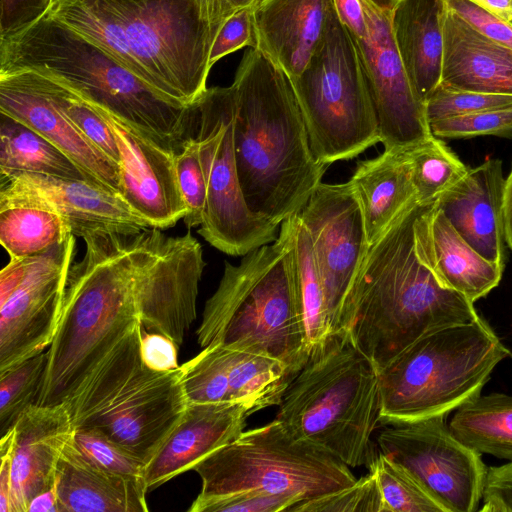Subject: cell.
I'll use <instances>...</instances> for the list:
<instances>
[{
  "mask_svg": "<svg viewBox=\"0 0 512 512\" xmlns=\"http://www.w3.org/2000/svg\"><path fill=\"white\" fill-rule=\"evenodd\" d=\"M297 504L293 498L266 492H242L209 498H197L189 512H290Z\"/></svg>",
  "mask_w": 512,
  "mask_h": 512,
  "instance_id": "obj_43",
  "label": "cell"
},
{
  "mask_svg": "<svg viewBox=\"0 0 512 512\" xmlns=\"http://www.w3.org/2000/svg\"><path fill=\"white\" fill-rule=\"evenodd\" d=\"M180 381L187 405L232 402L229 384V349L204 347L180 365Z\"/></svg>",
  "mask_w": 512,
  "mask_h": 512,
  "instance_id": "obj_34",
  "label": "cell"
},
{
  "mask_svg": "<svg viewBox=\"0 0 512 512\" xmlns=\"http://www.w3.org/2000/svg\"><path fill=\"white\" fill-rule=\"evenodd\" d=\"M229 9L234 13L237 10L253 7L258 0H225Z\"/></svg>",
  "mask_w": 512,
  "mask_h": 512,
  "instance_id": "obj_54",
  "label": "cell"
},
{
  "mask_svg": "<svg viewBox=\"0 0 512 512\" xmlns=\"http://www.w3.org/2000/svg\"><path fill=\"white\" fill-rule=\"evenodd\" d=\"M76 237L23 257L15 290L0 303V374L49 347L60 318Z\"/></svg>",
  "mask_w": 512,
  "mask_h": 512,
  "instance_id": "obj_14",
  "label": "cell"
},
{
  "mask_svg": "<svg viewBox=\"0 0 512 512\" xmlns=\"http://www.w3.org/2000/svg\"><path fill=\"white\" fill-rule=\"evenodd\" d=\"M54 0H0V39L29 28L50 10Z\"/></svg>",
  "mask_w": 512,
  "mask_h": 512,
  "instance_id": "obj_46",
  "label": "cell"
},
{
  "mask_svg": "<svg viewBox=\"0 0 512 512\" xmlns=\"http://www.w3.org/2000/svg\"><path fill=\"white\" fill-rule=\"evenodd\" d=\"M73 441L100 468L144 483L146 463L101 432L74 427Z\"/></svg>",
  "mask_w": 512,
  "mask_h": 512,
  "instance_id": "obj_38",
  "label": "cell"
},
{
  "mask_svg": "<svg viewBox=\"0 0 512 512\" xmlns=\"http://www.w3.org/2000/svg\"><path fill=\"white\" fill-rule=\"evenodd\" d=\"M332 4L338 18L352 36L362 38L366 35V22L360 0H332Z\"/></svg>",
  "mask_w": 512,
  "mask_h": 512,
  "instance_id": "obj_50",
  "label": "cell"
},
{
  "mask_svg": "<svg viewBox=\"0 0 512 512\" xmlns=\"http://www.w3.org/2000/svg\"><path fill=\"white\" fill-rule=\"evenodd\" d=\"M31 71L58 81L165 148L190 137L192 105L147 84L101 46L47 13L0 39V73Z\"/></svg>",
  "mask_w": 512,
  "mask_h": 512,
  "instance_id": "obj_5",
  "label": "cell"
},
{
  "mask_svg": "<svg viewBox=\"0 0 512 512\" xmlns=\"http://www.w3.org/2000/svg\"><path fill=\"white\" fill-rule=\"evenodd\" d=\"M13 446L14 429L12 428L0 439V512H10Z\"/></svg>",
  "mask_w": 512,
  "mask_h": 512,
  "instance_id": "obj_49",
  "label": "cell"
},
{
  "mask_svg": "<svg viewBox=\"0 0 512 512\" xmlns=\"http://www.w3.org/2000/svg\"><path fill=\"white\" fill-rule=\"evenodd\" d=\"M231 86L245 201L252 213L280 227L300 212L328 166L312 153L290 78L263 52H245Z\"/></svg>",
  "mask_w": 512,
  "mask_h": 512,
  "instance_id": "obj_4",
  "label": "cell"
},
{
  "mask_svg": "<svg viewBox=\"0 0 512 512\" xmlns=\"http://www.w3.org/2000/svg\"><path fill=\"white\" fill-rule=\"evenodd\" d=\"M48 13L185 105L206 91L213 41L232 14L224 0H54Z\"/></svg>",
  "mask_w": 512,
  "mask_h": 512,
  "instance_id": "obj_2",
  "label": "cell"
},
{
  "mask_svg": "<svg viewBox=\"0 0 512 512\" xmlns=\"http://www.w3.org/2000/svg\"><path fill=\"white\" fill-rule=\"evenodd\" d=\"M512 105L511 95L446 88L442 85L425 102L428 122Z\"/></svg>",
  "mask_w": 512,
  "mask_h": 512,
  "instance_id": "obj_42",
  "label": "cell"
},
{
  "mask_svg": "<svg viewBox=\"0 0 512 512\" xmlns=\"http://www.w3.org/2000/svg\"><path fill=\"white\" fill-rule=\"evenodd\" d=\"M482 500V512H512V461L487 467Z\"/></svg>",
  "mask_w": 512,
  "mask_h": 512,
  "instance_id": "obj_47",
  "label": "cell"
},
{
  "mask_svg": "<svg viewBox=\"0 0 512 512\" xmlns=\"http://www.w3.org/2000/svg\"><path fill=\"white\" fill-rule=\"evenodd\" d=\"M27 512H61L56 484L36 495L31 500Z\"/></svg>",
  "mask_w": 512,
  "mask_h": 512,
  "instance_id": "obj_51",
  "label": "cell"
},
{
  "mask_svg": "<svg viewBox=\"0 0 512 512\" xmlns=\"http://www.w3.org/2000/svg\"><path fill=\"white\" fill-rule=\"evenodd\" d=\"M370 1L377 7L381 8L383 10H386V11H391L397 2V0H370Z\"/></svg>",
  "mask_w": 512,
  "mask_h": 512,
  "instance_id": "obj_55",
  "label": "cell"
},
{
  "mask_svg": "<svg viewBox=\"0 0 512 512\" xmlns=\"http://www.w3.org/2000/svg\"><path fill=\"white\" fill-rule=\"evenodd\" d=\"M450 10L483 36L512 48V22L491 14L469 0H446Z\"/></svg>",
  "mask_w": 512,
  "mask_h": 512,
  "instance_id": "obj_45",
  "label": "cell"
},
{
  "mask_svg": "<svg viewBox=\"0 0 512 512\" xmlns=\"http://www.w3.org/2000/svg\"><path fill=\"white\" fill-rule=\"evenodd\" d=\"M61 512H146V487L100 468L67 442L56 471Z\"/></svg>",
  "mask_w": 512,
  "mask_h": 512,
  "instance_id": "obj_27",
  "label": "cell"
},
{
  "mask_svg": "<svg viewBox=\"0 0 512 512\" xmlns=\"http://www.w3.org/2000/svg\"><path fill=\"white\" fill-rule=\"evenodd\" d=\"M290 512H382V501L373 474L352 485L294 506Z\"/></svg>",
  "mask_w": 512,
  "mask_h": 512,
  "instance_id": "obj_41",
  "label": "cell"
},
{
  "mask_svg": "<svg viewBox=\"0 0 512 512\" xmlns=\"http://www.w3.org/2000/svg\"><path fill=\"white\" fill-rule=\"evenodd\" d=\"M331 0H258L252 7L256 48L291 80L304 70L325 29Z\"/></svg>",
  "mask_w": 512,
  "mask_h": 512,
  "instance_id": "obj_24",
  "label": "cell"
},
{
  "mask_svg": "<svg viewBox=\"0 0 512 512\" xmlns=\"http://www.w3.org/2000/svg\"><path fill=\"white\" fill-rule=\"evenodd\" d=\"M202 348L220 345L277 359L296 375L309 358L299 310L288 220L278 238L225 262L196 331Z\"/></svg>",
  "mask_w": 512,
  "mask_h": 512,
  "instance_id": "obj_6",
  "label": "cell"
},
{
  "mask_svg": "<svg viewBox=\"0 0 512 512\" xmlns=\"http://www.w3.org/2000/svg\"><path fill=\"white\" fill-rule=\"evenodd\" d=\"M35 74L55 106L93 145L118 166L120 158L115 136L99 112L68 86L47 76Z\"/></svg>",
  "mask_w": 512,
  "mask_h": 512,
  "instance_id": "obj_35",
  "label": "cell"
},
{
  "mask_svg": "<svg viewBox=\"0 0 512 512\" xmlns=\"http://www.w3.org/2000/svg\"><path fill=\"white\" fill-rule=\"evenodd\" d=\"M276 415L297 439L335 455L350 468L370 469L379 455L378 370L342 332L315 347L284 391Z\"/></svg>",
  "mask_w": 512,
  "mask_h": 512,
  "instance_id": "obj_7",
  "label": "cell"
},
{
  "mask_svg": "<svg viewBox=\"0 0 512 512\" xmlns=\"http://www.w3.org/2000/svg\"><path fill=\"white\" fill-rule=\"evenodd\" d=\"M0 112L63 151L86 180L119 194V169L55 106L31 71L0 73Z\"/></svg>",
  "mask_w": 512,
  "mask_h": 512,
  "instance_id": "obj_19",
  "label": "cell"
},
{
  "mask_svg": "<svg viewBox=\"0 0 512 512\" xmlns=\"http://www.w3.org/2000/svg\"><path fill=\"white\" fill-rule=\"evenodd\" d=\"M421 205L412 203L369 246L338 322L336 332L378 371L424 334L479 317L473 302L444 287L418 258L414 222Z\"/></svg>",
  "mask_w": 512,
  "mask_h": 512,
  "instance_id": "obj_3",
  "label": "cell"
},
{
  "mask_svg": "<svg viewBox=\"0 0 512 512\" xmlns=\"http://www.w3.org/2000/svg\"><path fill=\"white\" fill-rule=\"evenodd\" d=\"M291 82L310 148L320 163L329 166L352 159L380 142L354 40L338 18L332 0L315 51Z\"/></svg>",
  "mask_w": 512,
  "mask_h": 512,
  "instance_id": "obj_11",
  "label": "cell"
},
{
  "mask_svg": "<svg viewBox=\"0 0 512 512\" xmlns=\"http://www.w3.org/2000/svg\"><path fill=\"white\" fill-rule=\"evenodd\" d=\"M192 115L207 188L198 233L231 256H244L274 242L280 227L252 213L241 189L234 149L233 87L207 88L192 103Z\"/></svg>",
  "mask_w": 512,
  "mask_h": 512,
  "instance_id": "obj_12",
  "label": "cell"
},
{
  "mask_svg": "<svg viewBox=\"0 0 512 512\" xmlns=\"http://www.w3.org/2000/svg\"><path fill=\"white\" fill-rule=\"evenodd\" d=\"M350 182L360 202L369 245L418 201L406 148L384 149L377 157L358 162Z\"/></svg>",
  "mask_w": 512,
  "mask_h": 512,
  "instance_id": "obj_28",
  "label": "cell"
},
{
  "mask_svg": "<svg viewBox=\"0 0 512 512\" xmlns=\"http://www.w3.org/2000/svg\"><path fill=\"white\" fill-rule=\"evenodd\" d=\"M24 172L86 180L77 165L52 142L0 112V181Z\"/></svg>",
  "mask_w": 512,
  "mask_h": 512,
  "instance_id": "obj_30",
  "label": "cell"
},
{
  "mask_svg": "<svg viewBox=\"0 0 512 512\" xmlns=\"http://www.w3.org/2000/svg\"><path fill=\"white\" fill-rule=\"evenodd\" d=\"M379 453L406 469L444 512H475L487 471L481 454L462 443L445 416L380 425Z\"/></svg>",
  "mask_w": 512,
  "mask_h": 512,
  "instance_id": "obj_13",
  "label": "cell"
},
{
  "mask_svg": "<svg viewBox=\"0 0 512 512\" xmlns=\"http://www.w3.org/2000/svg\"><path fill=\"white\" fill-rule=\"evenodd\" d=\"M142 324L106 357L68 404L74 427L97 430L147 463L187 407L180 367L158 372L140 356Z\"/></svg>",
  "mask_w": 512,
  "mask_h": 512,
  "instance_id": "obj_9",
  "label": "cell"
},
{
  "mask_svg": "<svg viewBox=\"0 0 512 512\" xmlns=\"http://www.w3.org/2000/svg\"><path fill=\"white\" fill-rule=\"evenodd\" d=\"M511 356L480 316L424 334L378 371L380 425L446 416L478 396Z\"/></svg>",
  "mask_w": 512,
  "mask_h": 512,
  "instance_id": "obj_8",
  "label": "cell"
},
{
  "mask_svg": "<svg viewBox=\"0 0 512 512\" xmlns=\"http://www.w3.org/2000/svg\"><path fill=\"white\" fill-rule=\"evenodd\" d=\"M13 429L10 512H27L36 495L55 485L58 462L74 425L66 404H32Z\"/></svg>",
  "mask_w": 512,
  "mask_h": 512,
  "instance_id": "obj_21",
  "label": "cell"
},
{
  "mask_svg": "<svg viewBox=\"0 0 512 512\" xmlns=\"http://www.w3.org/2000/svg\"><path fill=\"white\" fill-rule=\"evenodd\" d=\"M256 35L252 7L243 8L231 14L217 32L213 41L209 66L219 59L243 47L256 48Z\"/></svg>",
  "mask_w": 512,
  "mask_h": 512,
  "instance_id": "obj_44",
  "label": "cell"
},
{
  "mask_svg": "<svg viewBox=\"0 0 512 512\" xmlns=\"http://www.w3.org/2000/svg\"><path fill=\"white\" fill-rule=\"evenodd\" d=\"M504 190L501 160L488 159L469 169L434 204L479 254L505 267Z\"/></svg>",
  "mask_w": 512,
  "mask_h": 512,
  "instance_id": "obj_22",
  "label": "cell"
},
{
  "mask_svg": "<svg viewBox=\"0 0 512 512\" xmlns=\"http://www.w3.org/2000/svg\"><path fill=\"white\" fill-rule=\"evenodd\" d=\"M366 35L352 36L384 149H402L431 137L425 104L416 96L398 54L391 11L360 0ZM349 32V31H348Z\"/></svg>",
  "mask_w": 512,
  "mask_h": 512,
  "instance_id": "obj_15",
  "label": "cell"
},
{
  "mask_svg": "<svg viewBox=\"0 0 512 512\" xmlns=\"http://www.w3.org/2000/svg\"><path fill=\"white\" fill-rule=\"evenodd\" d=\"M452 433L480 454L512 461V395H478L456 409Z\"/></svg>",
  "mask_w": 512,
  "mask_h": 512,
  "instance_id": "obj_31",
  "label": "cell"
},
{
  "mask_svg": "<svg viewBox=\"0 0 512 512\" xmlns=\"http://www.w3.org/2000/svg\"><path fill=\"white\" fill-rule=\"evenodd\" d=\"M406 153L420 204L434 203L469 170L441 138L434 135L407 147Z\"/></svg>",
  "mask_w": 512,
  "mask_h": 512,
  "instance_id": "obj_33",
  "label": "cell"
},
{
  "mask_svg": "<svg viewBox=\"0 0 512 512\" xmlns=\"http://www.w3.org/2000/svg\"><path fill=\"white\" fill-rule=\"evenodd\" d=\"M414 243L418 258L440 283L473 303L501 281L504 266L479 254L434 203L421 205L414 222Z\"/></svg>",
  "mask_w": 512,
  "mask_h": 512,
  "instance_id": "obj_23",
  "label": "cell"
},
{
  "mask_svg": "<svg viewBox=\"0 0 512 512\" xmlns=\"http://www.w3.org/2000/svg\"><path fill=\"white\" fill-rule=\"evenodd\" d=\"M429 127L431 133L438 138L460 139L492 135L512 139V105L432 120Z\"/></svg>",
  "mask_w": 512,
  "mask_h": 512,
  "instance_id": "obj_40",
  "label": "cell"
},
{
  "mask_svg": "<svg viewBox=\"0 0 512 512\" xmlns=\"http://www.w3.org/2000/svg\"><path fill=\"white\" fill-rule=\"evenodd\" d=\"M298 216L311 240L334 333L370 246L360 202L350 180L340 184L321 182Z\"/></svg>",
  "mask_w": 512,
  "mask_h": 512,
  "instance_id": "obj_16",
  "label": "cell"
},
{
  "mask_svg": "<svg viewBox=\"0 0 512 512\" xmlns=\"http://www.w3.org/2000/svg\"><path fill=\"white\" fill-rule=\"evenodd\" d=\"M0 196L22 198L55 209L75 237L92 232L133 233L148 224L118 193L86 180L24 172L0 181Z\"/></svg>",
  "mask_w": 512,
  "mask_h": 512,
  "instance_id": "obj_18",
  "label": "cell"
},
{
  "mask_svg": "<svg viewBox=\"0 0 512 512\" xmlns=\"http://www.w3.org/2000/svg\"><path fill=\"white\" fill-rule=\"evenodd\" d=\"M140 356L146 367L158 372L172 371L178 364V345L160 332L149 333L143 329L140 338Z\"/></svg>",
  "mask_w": 512,
  "mask_h": 512,
  "instance_id": "obj_48",
  "label": "cell"
},
{
  "mask_svg": "<svg viewBox=\"0 0 512 512\" xmlns=\"http://www.w3.org/2000/svg\"><path fill=\"white\" fill-rule=\"evenodd\" d=\"M71 234L65 219L50 206L0 196V242L10 258L44 253Z\"/></svg>",
  "mask_w": 512,
  "mask_h": 512,
  "instance_id": "obj_29",
  "label": "cell"
},
{
  "mask_svg": "<svg viewBox=\"0 0 512 512\" xmlns=\"http://www.w3.org/2000/svg\"><path fill=\"white\" fill-rule=\"evenodd\" d=\"M446 0H397L393 39L416 96L425 104L441 81Z\"/></svg>",
  "mask_w": 512,
  "mask_h": 512,
  "instance_id": "obj_26",
  "label": "cell"
},
{
  "mask_svg": "<svg viewBox=\"0 0 512 512\" xmlns=\"http://www.w3.org/2000/svg\"><path fill=\"white\" fill-rule=\"evenodd\" d=\"M89 103L115 136L120 158L119 194L123 200L149 227L166 229L183 220L187 208L178 185L175 151Z\"/></svg>",
  "mask_w": 512,
  "mask_h": 512,
  "instance_id": "obj_17",
  "label": "cell"
},
{
  "mask_svg": "<svg viewBox=\"0 0 512 512\" xmlns=\"http://www.w3.org/2000/svg\"><path fill=\"white\" fill-rule=\"evenodd\" d=\"M193 470L202 480L197 498L255 491L290 497L300 504L346 488L357 480L339 458L295 438L276 419L244 430Z\"/></svg>",
  "mask_w": 512,
  "mask_h": 512,
  "instance_id": "obj_10",
  "label": "cell"
},
{
  "mask_svg": "<svg viewBox=\"0 0 512 512\" xmlns=\"http://www.w3.org/2000/svg\"><path fill=\"white\" fill-rule=\"evenodd\" d=\"M161 229L92 232L70 268L63 306L35 404H68L139 324L138 291Z\"/></svg>",
  "mask_w": 512,
  "mask_h": 512,
  "instance_id": "obj_1",
  "label": "cell"
},
{
  "mask_svg": "<svg viewBox=\"0 0 512 512\" xmlns=\"http://www.w3.org/2000/svg\"><path fill=\"white\" fill-rule=\"evenodd\" d=\"M255 5V4H254Z\"/></svg>",
  "mask_w": 512,
  "mask_h": 512,
  "instance_id": "obj_57",
  "label": "cell"
},
{
  "mask_svg": "<svg viewBox=\"0 0 512 512\" xmlns=\"http://www.w3.org/2000/svg\"><path fill=\"white\" fill-rule=\"evenodd\" d=\"M241 403L187 405L181 418L146 463L147 492L194 469L203 459L236 440L251 415Z\"/></svg>",
  "mask_w": 512,
  "mask_h": 512,
  "instance_id": "obj_20",
  "label": "cell"
},
{
  "mask_svg": "<svg viewBox=\"0 0 512 512\" xmlns=\"http://www.w3.org/2000/svg\"><path fill=\"white\" fill-rule=\"evenodd\" d=\"M501 19L512 22V0H469Z\"/></svg>",
  "mask_w": 512,
  "mask_h": 512,
  "instance_id": "obj_52",
  "label": "cell"
},
{
  "mask_svg": "<svg viewBox=\"0 0 512 512\" xmlns=\"http://www.w3.org/2000/svg\"><path fill=\"white\" fill-rule=\"evenodd\" d=\"M504 221L506 243L512 250V168L508 177L505 179Z\"/></svg>",
  "mask_w": 512,
  "mask_h": 512,
  "instance_id": "obj_53",
  "label": "cell"
},
{
  "mask_svg": "<svg viewBox=\"0 0 512 512\" xmlns=\"http://www.w3.org/2000/svg\"><path fill=\"white\" fill-rule=\"evenodd\" d=\"M440 85L512 96V48L472 28L447 6Z\"/></svg>",
  "mask_w": 512,
  "mask_h": 512,
  "instance_id": "obj_25",
  "label": "cell"
},
{
  "mask_svg": "<svg viewBox=\"0 0 512 512\" xmlns=\"http://www.w3.org/2000/svg\"><path fill=\"white\" fill-rule=\"evenodd\" d=\"M368 471L379 489L382 512H444L406 469L387 456L379 453Z\"/></svg>",
  "mask_w": 512,
  "mask_h": 512,
  "instance_id": "obj_36",
  "label": "cell"
},
{
  "mask_svg": "<svg viewBox=\"0 0 512 512\" xmlns=\"http://www.w3.org/2000/svg\"><path fill=\"white\" fill-rule=\"evenodd\" d=\"M46 351L0 374V432L11 430L22 413L35 404L46 366Z\"/></svg>",
  "mask_w": 512,
  "mask_h": 512,
  "instance_id": "obj_37",
  "label": "cell"
},
{
  "mask_svg": "<svg viewBox=\"0 0 512 512\" xmlns=\"http://www.w3.org/2000/svg\"><path fill=\"white\" fill-rule=\"evenodd\" d=\"M288 220L299 310L305 325L309 354L333 334L321 278L309 234L298 214Z\"/></svg>",
  "mask_w": 512,
  "mask_h": 512,
  "instance_id": "obj_32",
  "label": "cell"
},
{
  "mask_svg": "<svg viewBox=\"0 0 512 512\" xmlns=\"http://www.w3.org/2000/svg\"><path fill=\"white\" fill-rule=\"evenodd\" d=\"M179 189L187 212L183 218L188 228L200 226L206 207L207 188L197 140L190 136L174 155Z\"/></svg>",
  "mask_w": 512,
  "mask_h": 512,
  "instance_id": "obj_39",
  "label": "cell"
},
{
  "mask_svg": "<svg viewBox=\"0 0 512 512\" xmlns=\"http://www.w3.org/2000/svg\"><path fill=\"white\" fill-rule=\"evenodd\" d=\"M226 2V1H225ZM227 4V3H226Z\"/></svg>",
  "mask_w": 512,
  "mask_h": 512,
  "instance_id": "obj_56",
  "label": "cell"
}]
</instances>
